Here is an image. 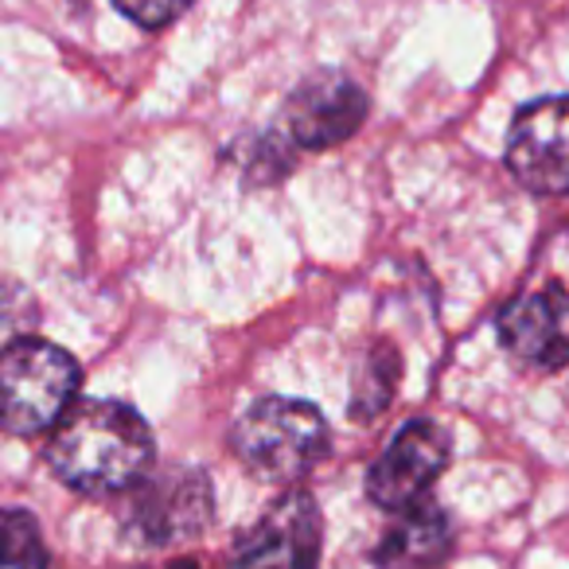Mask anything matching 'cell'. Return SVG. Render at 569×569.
Returning a JSON list of instances; mask_svg holds the SVG:
<instances>
[{
	"mask_svg": "<svg viewBox=\"0 0 569 569\" xmlns=\"http://www.w3.org/2000/svg\"><path fill=\"white\" fill-rule=\"evenodd\" d=\"M157 460L152 429L133 406L90 398L63 413L48 445V465L82 496L133 491Z\"/></svg>",
	"mask_w": 569,
	"mask_h": 569,
	"instance_id": "1",
	"label": "cell"
},
{
	"mask_svg": "<svg viewBox=\"0 0 569 569\" xmlns=\"http://www.w3.org/2000/svg\"><path fill=\"white\" fill-rule=\"evenodd\" d=\"M325 413L301 398H261L230 429V449L261 480L293 483L328 457Z\"/></svg>",
	"mask_w": 569,
	"mask_h": 569,
	"instance_id": "2",
	"label": "cell"
},
{
	"mask_svg": "<svg viewBox=\"0 0 569 569\" xmlns=\"http://www.w3.org/2000/svg\"><path fill=\"white\" fill-rule=\"evenodd\" d=\"M79 363L48 340H17L0 351V429L12 437L48 433L79 395Z\"/></svg>",
	"mask_w": 569,
	"mask_h": 569,
	"instance_id": "3",
	"label": "cell"
},
{
	"mask_svg": "<svg viewBox=\"0 0 569 569\" xmlns=\"http://www.w3.org/2000/svg\"><path fill=\"white\" fill-rule=\"evenodd\" d=\"M325 519L305 488L277 496L234 542V569H317Z\"/></svg>",
	"mask_w": 569,
	"mask_h": 569,
	"instance_id": "4",
	"label": "cell"
},
{
	"mask_svg": "<svg viewBox=\"0 0 569 569\" xmlns=\"http://www.w3.org/2000/svg\"><path fill=\"white\" fill-rule=\"evenodd\" d=\"M211 480L196 468H176L164 476H144L129 507V535L141 546H172L211 527Z\"/></svg>",
	"mask_w": 569,
	"mask_h": 569,
	"instance_id": "5",
	"label": "cell"
},
{
	"mask_svg": "<svg viewBox=\"0 0 569 569\" xmlns=\"http://www.w3.org/2000/svg\"><path fill=\"white\" fill-rule=\"evenodd\" d=\"M449 468V433L437 421H410L395 433L379 460L367 472V496L375 507L398 515L406 507L421 503L437 476Z\"/></svg>",
	"mask_w": 569,
	"mask_h": 569,
	"instance_id": "6",
	"label": "cell"
},
{
	"mask_svg": "<svg viewBox=\"0 0 569 569\" xmlns=\"http://www.w3.org/2000/svg\"><path fill=\"white\" fill-rule=\"evenodd\" d=\"M507 168L538 196L569 191V98H542L519 110L507 137Z\"/></svg>",
	"mask_w": 569,
	"mask_h": 569,
	"instance_id": "7",
	"label": "cell"
},
{
	"mask_svg": "<svg viewBox=\"0 0 569 569\" xmlns=\"http://www.w3.org/2000/svg\"><path fill=\"white\" fill-rule=\"evenodd\" d=\"M367 118V94L356 79L340 71H320L305 79L284 102V129L301 149H336Z\"/></svg>",
	"mask_w": 569,
	"mask_h": 569,
	"instance_id": "8",
	"label": "cell"
},
{
	"mask_svg": "<svg viewBox=\"0 0 569 569\" xmlns=\"http://www.w3.org/2000/svg\"><path fill=\"white\" fill-rule=\"evenodd\" d=\"M499 340L519 363L538 371H561L569 363V293L542 284L499 312Z\"/></svg>",
	"mask_w": 569,
	"mask_h": 569,
	"instance_id": "9",
	"label": "cell"
},
{
	"mask_svg": "<svg viewBox=\"0 0 569 569\" xmlns=\"http://www.w3.org/2000/svg\"><path fill=\"white\" fill-rule=\"evenodd\" d=\"M452 553V522L449 511L433 499L398 511V519L382 530L375 542L371 561L379 569H437Z\"/></svg>",
	"mask_w": 569,
	"mask_h": 569,
	"instance_id": "10",
	"label": "cell"
},
{
	"mask_svg": "<svg viewBox=\"0 0 569 569\" xmlns=\"http://www.w3.org/2000/svg\"><path fill=\"white\" fill-rule=\"evenodd\" d=\"M0 569H51L40 522L24 507H0Z\"/></svg>",
	"mask_w": 569,
	"mask_h": 569,
	"instance_id": "11",
	"label": "cell"
},
{
	"mask_svg": "<svg viewBox=\"0 0 569 569\" xmlns=\"http://www.w3.org/2000/svg\"><path fill=\"white\" fill-rule=\"evenodd\" d=\"M398 382V351L395 348H375L363 359L356 375V387H351V418L371 421L375 413H382L390 406Z\"/></svg>",
	"mask_w": 569,
	"mask_h": 569,
	"instance_id": "12",
	"label": "cell"
},
{
	"mask_svg": "<svg viewBox=\"0 0 569 569\" xmlns=\"http://www.w3.org/2000/svg\"><path fill=\"white\" fill-rule=\"evenodd\" d=\"M133 24L141 28H168L172 20H180L196 0H113Z\"/></svg>",
	"mask_w": 569,
	"mask_h": 569,
	"instance_id": "13",
	"label": "cell"
},
{
	"mask_svg": "<svg viewBox=\"0 0 569 569\" xmlns=\"http://www.w3.org/2000/svg\"><path fill=\"white\" fill-rule=\"evenodd\" d=\"M168 569H203V566H199L196 558H176V561H172V566H168Z\"/></svg>",
	"mask_w": 569,
	"mask_h": 569,
	"instance_id": "14",
	"label": "cell"
}]
</instances>
